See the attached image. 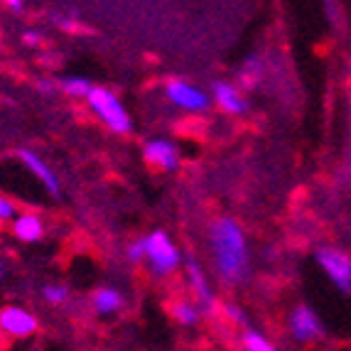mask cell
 I'll return each mask as SVG.
<instances>
[{"mask_svg":"<svg viewBox=\"0 0 351 351\" xmlns=\"http://www.w3.org/2000/svg\"><path fill=\"white\" fill-rule=\"evenodd\" d=\"M209 251L219 280L223 285H241L251 273V253L243 228L234 219H217L209 228Z\"/></svg>","mask_w":351,"mask_h":351,"instance_id":"obj_1","label":"cell"},{"mask_svg":"<svg viewBox=\"0 0 351 351\" xmlns=\"http://www.w3.org/2000/svg\"><path fill=\"white\" fill-rule=\"evenodd\" d=\"M143 246H145V261L152 276L167 278L182 265L180 248L172 243V239L165 231H152L150 236L143 239Z\"/></svg>","mask_w":351,"mask_h":351,"instance_id":"obj_2","label":"cell"},{"mask_svg":"<svg viewBox=\"0 0 351 351\" xmlns=\"http://www.w3.org/2000/svg\"><path fill=\"white\" fill-rule=\"evenodd\" d=\"M86 101H88V108L94 111V116H99L101 121H104V123L113 130V133L123 135V133H128V130L133 128L128 111H125L123 104H121V99L113 94L111 88L94 86L91 91H88Z\"/></svg>","mask_w":351,"mask_h":351,"instance_id":"obj_3","label":"cell"},{"mask_svg":"<svg viewBox=\"0 0 351 351\" xmlns=\"http://www.w3.org/2000/svg\"><path fill=\"white\" fill-rule=\"evenodd\" d=\"M317 265L329 278L339 293L351 295V256L339 248H319L317 251Z\"/></svg>","mask_w":351,"mask_h":351,"instance_id":"obj_4","label":"cell"},{"mask_svg":"<svg viewBox=\"0 0 351 351\" xmlns=\"http://www.w3.org/2000/svg\"><path fill=\"white\" fill-rule=\"evenodd\" d=\"M165 94H167V99H170L177 108L189 111V113H202L211 106L209 96H206L202 88L194 86V84L184 82V79H170V82L165 84Z\"/></svg>","mask_w":351,"mask_h":351,"instance_id":"obj_5","label":"cell"},{"mask_svg":"<svg viewBox=\"0 0 351 351\" xmlns=\"http://www.w3.org/2000/svg\"><path fill=\"white\" fill-rule=\"evenodd\" d=\"M287 327H290V334H293V339L298 344H312V341L322 337V319L307 304H300V307H295L290 312Z\"/></svg>","mask_w":351,"mask_h":351,"instance_id":"obj_6","label":"cell"},{"mask_svg":"<svg viewBox=\"0 0 351 351\" xmlns=\"http://www.w3.org/2000/svg\"><path fill=\"white\" fill-rule=\"evenodd\" d=\"M37 317L23 307H3L0 310V332L12 339H27L37 332Z\"/></svg>","mask_w":351,"mask_h":351,"instance_id":"obj_7","label":"cell"},{"mask_svg":"<svg viewBox=\"0 0 351 351\" xmlns=\"http://www.w3.org/2000/svg\"><path fill=\"white\" fill-rule=\"evenodd\" d=\"M143 158L147 165L158 167V170H177L180 167V147L175 143L158 138V141H150L143 147Z\"/></svg>","mask_w":351,"mask_h":351,"instance_id":"obj_8","label":"cell"},{"mask_svg":"<svg viewBox=\"0 0 351 351\" xmlns=\"http://www.w3.org/2000/svg\"><path fill=\"white\" fill-rule=\"evenodd\" d=\"M214 101L219 104L221 111L231 113V116H241V113L248 111V104H246V99H243V94L228 82L214 84Z\"/></svg>","mask_w":351,"mask_h":351,"instance_id":"obj_9","label":"cell"},{"mask_svg":"<svg viewBox=\"0 0 351 351\" xmlns=\"http://www.w3.org/2000/svg\"><path fill=\"white\" fill-rule=\"evenodd\" d=\"M20 162H23L25 167L32 172V177H35V180L40 182L42 187L47 189L49 194H59L57 177H54V172L49 170L47 165H45V160H42L40 155H35L32 150H20Z\"/></svg>","mask_w":351,"mask_h":351,"instance_id":"obj_10","label":"cell"},{"mask_svg":"<svg viewBox=\"0 0 351 351\" xmlns=\"http://www.w3.org/2000/svg\"><path fill=\"white\" fill-rule=\"evenodd\" d=\"M187 278H189V285H192V290L197 293V300H199L202 307H204V310H209V312L217 310V298H214V293H211L204 270H202V265L197 263L194 258H189V261H187Z\"/></svg>","mask_w":351,"mask_h":351,"instance_id":"obj_11","label":"cell"},{"mask_svg":"<svg viewBox=\"0 0 351 351\" xmlns=\"http://www.w3.org/2000/svg\"><path fill=\"white\" fill-rule=\"evenodd\" d=\"M12 236L25 243H35L45 236V223L37 214H20L12 219Z\"/></svg>","mask_w":351,"mask_h":351,"instance_id":"obj_12","label":"cell"},{"mask_svg":"<svg viewBox=\"0 0 351 351\" xmlns=\"http://www.w3.org/2000/svg\"><path fill=\"white\" fill-rule=\"evenodd\" d=\"M91 304H94V310L99 315L108 317V315H116L121 307H123V295L113 290V287H99L91 298Z\"/></svg>","mask_w":351,"mask_h":351,"instance_id":"obj_13","label":"cell"},{"mask_svg":"<svg viewBox=\"0 0 351 351\" xmlns=\"http://www.w3.org/2000/svg\"><path fill=\"white\" fill-rule=\"evenodd\" d=\"M172 317H175L180 324H184V327H194V324L202 319V310H199V304H192L182 300V302L172 304Z\"/></svg>","mask_w":351,"mask_h":351,"instance_id":"obj_14","label":"cell"},{"mask_svg":"<svg viewBox=\"0 0 351 351\" xmlns=\"http://www.w3.org/2000/svg\"><path fill=\"white\" fill-rule=\"evenodd\" d=\"M59 88H62L64 94L79 99V96H88V91L94 88V84L88 82V79H84V76H66V79L59 82Z\"/></svg>","mask_w":351,"mask_h":351,"instance_id":"obj_15","label":"cell"},{"mask_svg":"<svg viewBox=\"0 0 351 351\" xmlns=\"http://www.w3.org/2000/svg\"><path fill=\"white\" fill-rule=\"evenodd\" d=\"M261 71H263V66H261L258 59H253V57L246 59V64L241 66V71H239V82L246 88L258 86V82H261Z\"/></svg>","mask_w":351,"mask_h":351,"instance_id":"obj_16","label":"cell"},{"mask_svg":"<svg viewBox=\"0 0 351 351\" xmlns=\"http://www.w3.org/2000/svg\"><path fill=\"white\" fill-rule=\"evenodd\" d=\"M241 339H243V349H248V351H273L276 349L273 341H268V337L256 332V329H246Z\"/></svg>","mask_w":351,"mask_h":351,"instance_id":"obj_17","label":"cell"},{"mask_svg":"<svg viewBox=\"0 0 351 351\" xmlns=\"http://www.w3.org/2000/svg\"><path fill=\"white\" fill-rule=\"evenodd\" d=\"M66 295H69V290H66L64 285H45L42 287V298L47 300L49 304H62L66 300Z\"/></svg>","mask_w":351,"mask_h":351,"instance_id":"obj_18","label":"cell"},{"mask_svg":"<svg viewBox=\"0 0 351 351\" xmlns=\"http://www.w3.org/2000/svg\"><path fill=\"white\" fill-rule=\"evenodd\" d=\"M15 217H18L15 204H12L8 197H3V194H0V221H12Z\"/></svg>","mask_w":351,"mask_h":351,"instance_id":"obj_19","label":"cell"},{"mask_svg":"<svg viewBox=\"0 0 351 351\" xmlns=\"http://www.w3.org/2000/svg\"><path fill=\"white\" fill-rule=\"evenodd\" d=\"M125 256H128L130 263H141V261H145V246H143V241H138V243H133V246H128V251H125Z\"/></svg>","mask_w":351,"mask_h":351,"instance_id":"obj_20","label":"cell"},{"mask_svg":"<svg viewBox=\"0 0 351 351\" xmlns=\"http://www.w3.org/2000/svg\"><path fill=\"white\" fill-rule=\"evenodd\" d=\"M223 315L231 319V322H236V324H243L246 322V315H243V310L241 307H234V304H226L223 307Z\"/></svg>","mask_w":351,"mask_h":351,"instance_id":"obj_21","label":"cell"},{"mask_svg":"<svg viewBox=\"0 0 351 351\" xmlns=\"http://www.w3.org/2000/svg\"><path fill=\"white\" fill-rule=\"evenodd\" d=\"M23 42L27 45V47H37V45L42 42V35H40V32H25Z\"/></svg>","mask_w":351,"mask_h":351,"instance_id":"obj_22","label":"cell"},{"mask_svg":"<svg viewBox=\"0 0 351 351\" xmlns=\"http://www.w3.org/2000/svg\"><path fill=\"white\" fill-rule=\"evenodd\" d=\"M37 88H40L42 94H49L54 86H52V82H40V84H37Z\"/></svg>","mask_w":351,"mask_h":351,"instance_id":"obj_23","label":"cell"},{"mask_svg":"<svg viewBox=\"0 0 351 351\" xmlns=\"http://www.w3.org/2000/svg\"><path fill=\"white\" fill-rule=\"evenodd\" d=\"M3 3H5V5H10L12 10H20V8H23V0H3Z\"/></svg>","mask_w":351,"mask_h":351,"instance_id":"obj_24","label":"cell"},{"mask_svg":"<svg viewBox=\"0 0 351 351\" xmlns=\"http://www.w3.org/2000/svg\"><path fill=\"white\" fill-rule=\"evenodd\" d=\"M59 23H62V27H64V29H74L76 27L74 20H59Z\"/></svg>","mask_w":351,"mask_h":351,"instance_id":"obj_25","label":"cell"},{"mask_svg":"<svg viewBox=\"0 0 351 351\" xmlns=\"http://www.w3.org/2000/svg\"><path fill=\"white\" fill-rule=\"evenodd\" d=\"M0 276H3V265H0Z\"/></svg>","mask_w":351,"mask_h":351,"instance_id":"obj_26","label":"cell"},{"mask_svg":"<svg viewBox=\"0 0 351 351\" xmlns=\"http://www.w3.org/2000/svg\"><path fill=\"white\" fill-rule=\"evenodd\" d=\"M0 346H3V337H0Z\"/></svg>","mask_w":351,"mask_h":351,"instance_id":"obj_27","label":"cell"}]
</instances>
